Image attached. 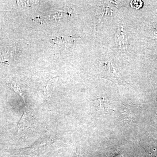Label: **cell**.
Segmentation results:
<instances>
[{
    "mask_svg": "<svg viewBox=\"0 0 157 157\" xmlns=\"http://www.w3.org/2000/svg\"><path fill=\"white\" fill-rule=\"evenodd\" d=\"M56 147V141L49 137L39 138L30 146L13 151L15 155H26L32 157H40L44 155Z\"/></svg>",
    "mask_w": 157,
    "mask_h": 157,
    "instance_id": "obj_1",
    "label": "cell"
},
{
    "mask_svg": "<svg viewBox=\"0 0 157 157\" xmlns=\"http://www.w3.org/2000/svg\"><path fill=\"white\" fill-rule=\"evenodd\" d=\"M75 157H81V155H80L79 154V153H78V152H77L76 153V155Z\"/></svg>",
    "mask_w": 157,
    "mask_h": 157,
    "instance_id": "obj_5",
    "label": "cell"
},
{
    "mask_svg": "<svg viewBox=\"0 0 157 157\" xmlns=\"http://www.w3.org/2000/svg\"><path fill=\"white\" fill-rule=\"evenodd\" d=\"M56 45H61L66 47H69L73 45L74 43V38L70 36H62L57 37L52 39Z\"/></svg>",
    "mask_w": 157,
    "mask_h": 157,
    "instance_id": "obj_2",
    "label": "cell"
},
{
    "mask_svg": "<svg viewBox=\"0 0 157 157\" xmlns=\"http://www.w3.org/2000/svg\"><path fill=\"white\" fill-rule=\"evenodd\" d=\"M132 2V7L135 9H138L142 6L143 2L140 1H135Z\"/></svg>",
    "mask_w": 157,
    "mask_h": 157,
    "instance_id": "obj_4",
    "label": "cell"
},
{
    "mask_svg": "<svg viewBox=\"0 0 157 157\" xmlns=\"http://www.w3.org/2000/svg\"><path fill=\"white\" fill-rule=\"evenodd\" d=\"M8 85L15 93H17V94L19 95L21 98H22V100H23L24 103L23 112L25 113L29 112V107L28 104H27L25 97L20 87L17 84H14V83H9V84H8Z\"/></svg>",
    "mask_w": 157,
    "mask_h": 157,
    "instance_id": "obj_3",
    "label": "cell"
}]
</instances>
